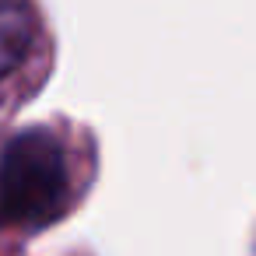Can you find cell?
<instances>
[{
	"mask_svg": "<svg viewBox=\"0 0 256 256\" xmlns=\"http://www.w3.org/2000/svg\"><path fill=\"white\" fill-rule=\"evenodd\" d=\"M36 11L28 0H0V81L11 78L32 53Z\"/></svg>",
	"mask_w": 256,
	"mask_h": 256,
	"instance_id": "cell-2",
	"label": "cell"
},
{
	"mask_svg": "<svg viewBox=\"0 0 256 256\" xmlns=\"http://www.w3.org/2000/svg\"><path fill=\"white\" fill-rule=\"evenodd\" d=\"M70 168L53 130H22L0 151V228H42L67 210Z\"/></svg>",
	"mask_w": 256,
	"mask_h": 256,
	"instance_id": "cell-1",
	"label": "cell"
}]
</instances>
